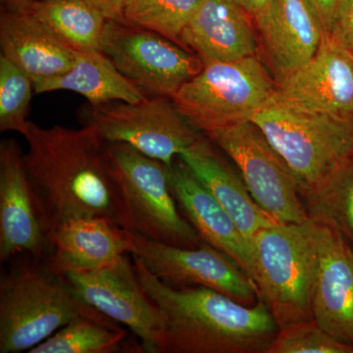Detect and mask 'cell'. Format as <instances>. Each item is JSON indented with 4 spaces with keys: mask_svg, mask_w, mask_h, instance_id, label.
I'll return each instance as SVG.
<instances>
[{
    "mask_svg": "<svg viewBox=\"0 0 353 353\" xmlns=\"http://www.w3.org/2000/svg\"><path fill=\"white\" fill-rule=\"evenodd\" d=\"M312 221L317 250L312 317L327 333L353 347V248L334 227Z\"/></svg>",
    "mask_w": 353,
    "mask_h": 353,
    "instance_id": "13",
    "label": "cell"
},
{
    "mask_svg": "<svg viewBox=\"0 0 353 353\" xmlns=\"http://www.w3.org/2000/svg\"><path fill=\"white\" fill-rule=\"evenodd\" d=\"M28 10L77 52L102 51L108 19L88 0H32Z\"/></svg>",
    "mask_w": 353,
    "mask_h": 353,
    "instance_id": "23",
    "label": "cell"
},
{
    "mask_svg": "<svg viewBox=\"0 0 353 353\" xmlns=\"http://www.w3.org/2000/svg\"><path fill=\"white\" fill-rule=\"evenodd\" d=\"M250 16L234 0H202L180 44L194 51L203 64L254 57L257 39Z\"/></svg>",
    "mask_w": 353,
    "mask_h": 353,
    "instance_id": "19",
    "label": "cell"
},
{
    "mask_svg": "<svg viewBox=\"0 0 353 353\" xmlns=\"http://www.w3.org/2000/svg\"><path fill=\"white\" fill-rule=\"evenodd\" d=\"M105 150L119 194L121 227L167 245H201L199 234L180 212L169 166L126 143H106Z\"/></svg>",
    "mask_w": 353,
    "mask_h": 353,
    "instance_id": "5",
    "label": "cell"
},
{
    "mask_svg": "<svg viewBox=\"0 0 353 353\" xmlns=\"http://www.w3.org/2000/svg\"><path fill=\"white\" fill-rule=\"evenodd\" d=\"M48 243L26 171L24 153L13 139L0 143V260L17 254L46 259Z\"/></svg>",
    "mask_w": 353,
    "mask_h": 353,
    "instance_id": "14",
    "label": "cell"
},
{
    "mask_svg": "<svg viewBox=\"0 0 353 353\" xmlns=\"http://www.w3.org/2000/svg\"><path fill=\"white\" fill-rule=\"evenodd\" d=\"M206 134L238 166L250 196L271 219L285 224L310 219L296 176L252 120Z\"/></svg>",
    "mask_w": 353,
    "mask_h": 353,
    "instance_id": "8",
    "label": "cell"
},
{
    "mask_svg": "<svg viewBox=\"0 0 353 353\" xmlns=\"http://www.w3.org/2000/svg\"><path fill=\"white\" fill-rule=\"evenodd\" d=\"M265 353H353V347L334 339L311 319L279 329Z\"/></svg>",
    "mask_w": 353,
    "mask_h": 353,
    "instance_id": "28",
    "label": "cell"
},
{
    "mask_svg": "<svg viewBox=\"0 0 353 353\" xmlns=\"http://www.w3.org/2000/svg\"><path fill=\"white\" fill-rule=\"evenodd\" d=\"M0 46L1 55L31 77L34 83L68 71L78 55L28 9L2 8Z\"/></svg>",
    "mask_w": 353,
    "mask_h": 353,
    "instance_id": "20",
    "label": "cell"
},
{
    "mask_svg": "<svg viewBox=\"0 0 353 353\" xmlns=\"http://www.w3.org/2000/svg\"><path fill=\"white\" fill-rule=\"evenodd\" d=\"M106 316H79L29 353H117L127 333Z\"/></svg>",
    "mask_w": 353,
    "mask_h": 353,
    "instance_id": "24",
    "label": "cell"
},
{
    "mask_svg": "<svg viewBox=\"0 0 353 353\" xmlns=\"http://www.w3.org/2000/svg\"><path fill=\"white\" fill-rule=\"evenodd\" d=\"M132 260L143 289L163 314L161 353H265L278 334L262 299L246 305L208 288L171 287Z\"/></svg>",
    "mask_w": 353,
    "mask_h": 353,
    "instance_id": "2",
    "label": "cell"
},
{
    "mask_svg": "<svg viewBox=\"0 0 353 353\" xmlns=\"http://www.w3.org/2000/svg\"><path fill=\"white\" fill-rule=\"evenodd\" d=\"M252 246L259 299L268 306L279 328L313 319L317 250L312 219L265 227L253 236Z\"/></svg>",
    "mask_w": 353,
    "mask_h": 353,
    "instance_id": "6",
    "label": "cell"
},
{
    "mask_svg": "<svg viewBox=\"0 0 353 353\" xmlns=\"http://www.w3.org/2000/svg\"><path fill=\"white\" fill-rule=\"evenodd\" d=\"M179 157L226 209L250 243L260 230L277 223L257 205L243 180L205 139H197Z\"/></svg>",
    "mask_w": 353,
    "mask_h": 353,
    "instance_id": "21",
    "label": "cell"
},
{
    "mask_svg": "<svg viewBox=\"0 0 353 353\" xmlns=\"http://www.w3.org/2000/svg\"><path fill=\"white\" fill-rule=\"evenodd\" d=\"M64 276L29 255L0 279V353L28 352L79 316H101Z\"/></svg>",
    "mask_w": 353,
    "mask_h": 353,
    "instance_id": "3",
    "label": "cell"
},
{
    "mask_svg": "<svg viewBox=\"0 0 353 353\" xmlns=\"http://www.w3.org/2000/svg\"><path fill=\"white\" fill-rule=\"evenodd\" d=\"M102 52L152 97L172 99L203 67L201 58L180 44L127 22L108 21Z\"/></svg>",
    "mask_w": 353,
    "mask_h": 353,
    "instance_id": "10",
    "label": "cell"
},
{
    "mask_svg": "<svg viewBox=\"0 0 353 353\" xmlns=\"http://www.w3.org/2000/svg\"><path fill=\"white\" fill-rule=\"evenodd\" d=\"M85 125L94 127L105 143H126L169 167L201 138L172 99L165 97L90 105Z\"/></svg>",
    "mask_w": 353,
    "mask_h": 353,
    "instance_id": "9",
    "label": "cell"
},
{
    "mask_svg": "<svg viewBox=\"0 0 353 353\" xmlns=\"http://www.w3.org/2000/svg\"><path fill=\"white\" fill-rule=\"evenodd\" d=\"M128 255L102 268L71 272L64 277L83 303L131 330L143 352L161 353L163 314L143 289Z\"/></svg>",
    "mask_w": 353,
    "mask_h": 353,
    "instance_id": "11",
    "label": "cell"
},
{
    "mask_svg": "<svg viewBox=\"0 0 353 353\" xmlns=\"http://www.w3.org/2000/svg\"><path fill=\"white\" fill-rule=\"evenodd\" d=\"M312 6L314 7L316 12L321 20L326 34L331 32L334 17L338 12L339 7L341 0H309Z\"/></svg>",
    "mask_w": 353,
    "mask_h": 353,
    "instance_id": "30",
    "label": "cell"
},
{
    "mask_svg": "<svg viewBox=\"0 0 353 353\" xmlns=\"http://www.w3.org/2000/svg\"><path fill=\"white\" fill-rule=\"evenodd\" d=\"M276 97L306 110L353 120V52L325 34L314 57L279 83Z\"/></svg>",
    "mask_w": 353,
    "mask_h": 353,
    "instance_id": "15",
    "label": "cell"
},
{
    "mask_svg": "<svg viewBox=\"0 0 353 353\" xmlns=\"http://www.w3.org/2000/svg\"><path fill=\"white\" fill-rule=\"evenodd\" d=\"M259 58L208 62L172 97L180 112L196 130L214 131L250 120L277 94Z\"/></svg>",
    "mask_w": 353,
    "mask_h": 353,
    "instance_id": "7",
    "label": "cell"
},
{
    "mask_svg": "<svg viewBox=\"0 0 353 353\" xmlns=\"http://www.w3.org/2000/svg\"><path fill=\"white\" fill-rule=\"evenodd\" d=\"M34 81L3 55L0 57V131L24 136Z\"/></svg>",
    "mask_w": 353,
    "mask_h": 353,
    "instance_id": "27",
    "label": "cell"
},
{
    "mask_svg": "<svg viewBox=\"0 0 353 353\" xmlns=\"http://www.w3.org/2000/svg\"><path fill=\"white\" fill-rule=\"evenodd\" d=\"M202 0H128L127 23L150 30L180 44L183 30ZM181 46V44H180Z\"/></svg>",
    "mask_w": 353,
    "mask_h": 353,
    "instance_id": "26",
    "label": "cell"
},
{
    "mask_svg": "<svg viewBox=\"0 0 353 353\" xmlns=\"http://www.w3.org/2000/svg\"><path fill=\"white\" fill-rule=\"evenodd\" d=\"M234 2L245 8L252 17L256 14L261 12L262 10L268 6L270 0H234Z\"/></svg>",
    "mask_w": 353,
    "mask_h": 353,
    "instance_id": "32",
    "label": "cell"
},
{
    "mask_svg": "<svg viewBox=\"0 0 353 353\" xmlns=\"http://www.w3.org/2000/svg\"><path fill=\"white\" fill-rule=\"evenodd\" d=\"M88 1L101 9L108 20L126 22L124 18V9L128 0H88Z\"/></svg>",
    "mask_w": 353,
    "mask_h": 353,
    "instance_id": "31",
    "label": "cell"
},
{
    "mask_svg": "<svg viewBox=\"0 0 353 353\" xmlns=\"http://www.w3.org/2000/svg\"><path fill=\"white\" fill-rule=\"evenodd\" d=\"M23 137L29 145L26 171L48 243L58 227L78 218H109L120 225L106 143L94 127L43 128L29 122Z\"/></svg>",
    "mask_w": 353,
    "mask_h": 353,
    "instance_id": "1",
    "label": "cell"
},
{
    "mask_svg": "<svg viewBox=\"0 0 353 353\" xmlns=\"http://www.w3.org/2000/svg\"><path fill=\"white\" fill-rule=\"evenodd\" d=\"M131 256L171 287L208 288L246 305L259 301L254 281L234 259L204 241L183 248L134 234Z\"/></svg>",
    "mask_w": 353,
    "mask_h": 353,
    "instance_id": "12",
    "label": "cell"
},
{
    "mask_svg": "<svg viewBox=\"0 0 353 353\" xmlns=\"http://www.w3.org/2000/svg\"><path fill=\"white\" fill-rule=\"evenodd\" d=\"M304 201L309 217L338 230L353 248V153Z\"/></svg>",
    "mask_w": 353,
    "mask_h": 353,
    "instance_id": "25",
    "label": "cell"
},
{
    "mask_svg": "<svg viewBox=\"0 0 353 353\" xmlns=\"http://www.w3.org/2000/svg\"><path fill=\"white\" fill-rule=\"evenodd\" d=\"M34 90L39 94L70 90L83 95L92 106L118 101L136 103L146 97L145 92L99 50L78 52L71 69L34 83Z\"/></svg>",
    "mask_w": 353,
    "mask_h": 353,
    "instance_id": "22",
    "label": "cell"
},
{
    "mask_svg": "<svg viewBox=\"0 0 353 353\" xmlns=\"http://www.w3.org/2000/svg\"><path fill=\"white\" fill-rule=\"evenodd\" d=\"M253 18L278 85L314 57L326 34L309 0H270Z\"/></svg>",
    "mask_w": 353,
    "mask_h": 353,
    "instance_id": "16",
    "label": "cell"
},
{
    "mask_svg": "<svg viewBox=\"0 0 353 353\" xmlns=\"http://www.w3.org/2000/svg\"><path fill=\"white\" fill-rule=\"evenodd\" d=\"M328 34L353 52V0H341Z\"/></svg>",
    "mask_w": 353,
    "mask_h": 353,
    "instance_id": "29",
    "label": "cell"
},
{
    "mask_svg": "<svg viewBox=\"0 0 353 353\" xmlns=\"http://www.w3.org/2000/svg\"><path fill=\"white\" fill-rule=\"evenodd\" d=\"M32 0H2L4 7L13 10H26L29 8Z\"/></svg>",
    "mask_w": 353,
    "mask_h": 353,
    "instance_id": "33",
    "label": "cell"
},
{
    "mask_svg": "<svg viewBox=\"0 0 353 353\" xmlns=\"http://www.w3.org/2000/svg\"><path fill=\"white\" fill-rule=\"evenodd\" d=\"M132 240L134 234L109 218H78L53 232L43 260L58 275L95 270L131 254Z\"/></svg>",
    "mask_w": 353,
    "mask_h": 353,
    "instance_id": "18",
    "label": "cell"
},
{
    "mask_svg": "<svg viewBox=\"0 0 353 353\" xmlns=\"http://www.w3.org/2000/svg\"><path fill=\"white\" fill-rule=\"evenodd\" d=\"M250 120L296 176L304 199L353 153L352 119L297 108L276 94Z\"/></svg>",
    "mask_w": 353,
    "mask_h": 353,
    "instance_id": "4",
    "label": "cell"
},
{
    "mask_svg": "<svg viewBox=\"0 0 353 353\" xmlns=\"http://www.w3.org/2000/svg\"><path fill=\"white\" fill-rule=\"evenodd\" d=\"M169 175L179 208L201 241L234 259L254 281L252 243L243 236L226 209L180 157L169 167Z\"/></svg>",
    "mask_w": 353,
    "mask_h": 353,
    "instance_id": "17",
    "label": "cell"
}]
</instances>
